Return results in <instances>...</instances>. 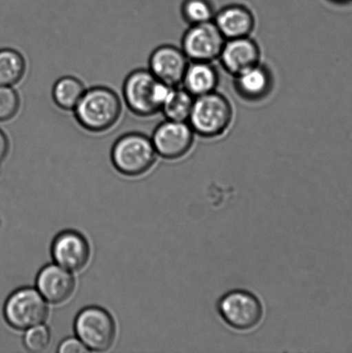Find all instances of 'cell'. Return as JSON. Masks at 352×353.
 Instances as JSON below:
<instances>
[{
  "label": "cell",
  "mask_w": 352,
  "mask_h": 353,
  "mask_svg": "<svg viewBox=\"0 0 352 353\" xmlns=\"http://www.w3.org/2000/svg\"><path fill=\"white\" fill-rule=\"evenodd\" d=\"M79 125L93 133L112 129L122 114V102L113 90L94 86L85 90L81 101L74 110Z\"/></svg>",
  "instance_id": "1"
},
{
  "label": "cell",
  "mask_w": 352,
  "mask_h": 353,
  "mask_svg": "<svg viewBox=\"0 0 352 353\" xmlns=\"http://www.w3.org/2000/svg\"><path fill=\"white\" fill-rule=\"evenodd\" d=\"M172 88L158 81L149 70L137 69L130 72L124 81V101L136 115L152 117L161 112Z\"/></svg>",
  "instance_id": "2"
},
{
  "label": "cell",
  "mask_w": 352,
  "mask_h": 353,
  "mask_svg": "<svg viewBox=\"0 0 352 353\" xmlns=\"http://www.w3.org/2000/svg\"><path fill=\"white\" fill-rule=\"evenodd\" d=\"M233 119L232 103L215 91L195 98L188 123L198 136L216 138L227 132Z\"/></svg>",
  "instance_id": "3"
},
{
  "label": "cell",
  "mask_w": 352,
  "mask_h": 353,
  "mask_svg": "<svg viewBox=\"0 0 352 353\" xmlns=\"http://www.w3.org/2000/svg\"><path fill=\"white\" fill-rule=\"evenodd\" d=\"M156 155L151 138L141 133H127L114 143L112 161L120 174L136 176L153 168Z\"/></svg>",
  "instance_id": "4"
},
{
  "label": "cell",
  "mask_w": 352,
  "mask_h": 353,
  "mask_svg": "<svg viewBox=\"0 0 352 353\" xmlns=\"http://www.w3.org/2000/svg\"><path fill=\"white\" fill-rule=\"evenodd\" d=\"M76 336L89 351L106 352L116 337V326L112 314L101 307L90 306L77 314L74 321Z\"/></svg>",
  "instance_id": "5"
},
{
  "label": "cell",
  "mask_w": 352,
  "mask_h": 353,
  "mask_svg": "<svg viewBox=\"0 0 352 353\" xmlns=\"http://www.w3.org/2000/svg\"><path fill=\"white\" fill-rule=\"evenodd\" d=\"M48 316L47 301L37 288L22 287L13 292L3 306V317L16 330H27L43 324Z\"/></svg>",
  "instance_id": "6"
},
{
  "label": "cell",
  "mask_w": 352,
  "mask_h": 353,
  "mask_svg": "<svg viewBox=\"0 0 352 353\" xmlns=\"http://www.w3.org/2000/svg\"><path fill=\"white\" fill-rule=\"evenodd\" d=\"M217 311L227 325L239 331L253 330L264 316L260 300L245 290H234L224 294L217 303Z\"/></svg>",
  "instance_id": "7"
},
{
  "label": "cell",
  "mask_w": 352,
  "mask_h": 353,
  "mask_svg": "<svg viewBox=\"0 0 352 353\" xmlns=\"http://www.w3.org/2000/svg\"><path fill=\"white\" fill-rule=\"evenodd\" d=\"M226 39L214 21L189 26L182 38L181 48L189 61L213 62L219 58Z\"/></svg>",
  "instance_id": "8"
},
{
  "label": "cell",
  "mask_w": 352,
  "mask_h": 353,
  "mask_svg": "<svg viewBox=\"0 0 352 353\" xmlns=\"http://www.w3.org/2000/svg\"><path fill=\"white\" fill-rule=\"evenodd\" d=\"M196 134L188 122L165 120L154 130L151 140L155 151L167 160H178L191 150Z\"/></svg>",
  "instance_id": "9"
},
{
  "label": "cell",
  "mask_w": 352,
  "mask_h": 353,
  "mask_svg": "<svg viewBox=\"0 0 352 353\" xmlns=\"http://www.w3.org/2000/svg\"><path fill=\"white\" fill-rule=\"evenodd\" d=\"M55 264L71 272H79L87 265L91 247L87 239L75 230H65L55 236L51 245Z\"/></svg>",
  "instance_id": "10"
},
{
  "label": "cell",
  "mask_w": 352,
  "mask_h": 353,
  "mask_svg": "<svg viewBox=\"0 0 352 353\" xmlns=\"http://www.w3.org/2000/svg\"><path fill=\"white\" fill-rule=\"evenodd\" d=\"M189 62L182 48L162 45L152 53L148 70L158 81L176 88L182 84Z\"/></svg>",
  "instance_id": "11"
},
{
  "label": "cell",
  "mask_w": 352,
  "mask_h": 353,
  "mask_svg": "<svg viewBox=\"0 0 352 353\" xmlns=\"http://www.w3.org/2000/svg\"><path fill=\"white\" fill-rule=\"evenodd\" d=\"M37 289L47 302L61 304L67 302L74 294L76 282L68 270L57 264H48L41 269L37 276Z\"/></svg>",
  "instance_id": "12"
},
{
  "label": "cell",
  "mask_w": 352,
  "mask_h": 353,
  "mask_svg": "<svg viewBox=\"0 0 352 353\" xmlns=\"http://www.w3.org/2000/svg\"><path fill=\"white\" fill-rule=\"evenodd\" d=\"M261 51L256 41L250 37L227 39L219 55L224 70L236 76L260 63Z\"/></svg>",
  "instance_id": "13"
},
{
  "label": "cell",
  "mask_w": 352,
  "mask_h": 353,
  "mask_svg": "<svg viewBox=\"0 0 352 353\" xmlns=\"http://www.w3.org/2000/svg\"><path fill=\"white\" fill-rule=\"evenodd\" d=\"M234 89L247 102H260L267 98L273 88V77L267 65L258 63L234 76Z\"/></svg>",
  "instance_id": "14"
},
{
  "label": "cell",
  "mask_w": 352,
  "mask_h": 353,
  "mask_svg": "<svg viewBox=\"0 0 352 353\" xmlns=\"http://www.w3.org/2000/svg\"><path fill=\"white\" fill-rule=\"evenodd\" d=\"M213 21L226 40L250 37L256 23L253 12L241 3L224 6Z\"/></svg>",
  "instance_id": "15"
},
{
  "label": "cell",
  "mask_w": 352,
  "mask_h": 353,
  "mask_svg": "<svg viewBox=\"0 0 352 353\" xmlns=\"http://www.w3.org/2000/svg\"><path fill=\"white\" fill-rule=\"evenodd\" d=\"M218 84L219 72L212 62L189 61L181 85L196 98L216 91Z\"/></svg>",
  "instance_id": "16"
},
{
  "label": "cell",
  "mask_w": 352,
  "mask_h": 353,
  "mask_svg": "<svg viewBox=\"0 0 352 353\" xmlns=\"http://www.w3.org/2000/svg\"><path fill=\"white\" fill-rule=\"evenodd\" d=\"M84 84L72 76H65L59 79L52 90V97L59 108L64 110H74L84 95Z\"/></svg>",
  "instance_id": "17"
},
{
  "label": "cell",
  "mask_w": 352,
  "mask_h": 353,
  "mask_svg": "<svg viewBox=\"0 0 352 353\" xmlns=\"http://www.w3.org/2000/svg\"><path fill=\"white\" fill-rule=\"evenodd\" d=\"M194 100V97L184 88L176 86L169 93L161 112L167 120L188 122Z\"/></svg>",
  "instance_id": "18"
},
{
  "label": "cell",
  "mask_w": 352,
  "mask_h": 353,
  "mask_svg": "<svg viewBox=\"0 0 352 353\" xmlns=\"http://www.w3.org/2000/svg\"><path fill=\"white\" fill-rule=\"evenodd\" d=\"M26 62L22 54L12 48L0 50V86H13L22 81Z\"/></svg>",
  "instance_id": "19"
},
{
  "label": "cell",
  "mask_w": 352,
  "mask_h": 353,
  "mask_svg": "<svg viewBox=\"0 0 352 353\" xmlns=\"http://www.w3.org/2000/svg\"><path fill=\"white\" fill-rule=\"evenodd\" d=\"M181 14L186 23L194 26L213 21L216 12L211 0H184Z\"/></svg>",
  "instance_id": "20"
},
{
  "label": "cell",
  "mask_w": 352,
  "mask_h": 353,
  "mask_svg": "<svg viewBox=\"0 0 352 353\" xmlns=\"http://www.w3.org/2000/svg\"><path fill=\"white\" fill-rule=\"evenodd\" d=\"M50 341V331L43 324L29 328L23 336V344L27 350L34 353L46 351Z\"/></svg>",
  "instance_id": "21"
},
{
  "label": "cell",
  "mask_w": 352,
  "mask_h": 353,
  "mask_svg": "<svg viewBox=\"0 0 352 353\" xmlns=\"http://www.w3.org/2000/svg\"><path fill=\"white\" fill-rule=\"evenodd\" d=\"M19 109V92L13 86H0V122L12 119Z\"/></svg>",
  "instance_id": "22"
},
{
  "label": "cell",
  "mask_w": 352,
  "mask_h": 353,
  "mask_svg": "<svg viewBox=\"0 0 352 353\" xmlns=\"http://www.w3.org/2000/svg\"><path fill=\"white\" fill-rule=\"evenodd\" d=\"M60 353H84L89 352L85 345L78 338L65 339L58 347Z\"/></svg>",
  "instance_id": "23"
},
{
  "label": "cell",
  "mask_w": 352,
  "mask_h": 353,
  "mask_svg": "<svg viewBox=\"0 0 352 353\" xmlns=\"http://www.w3.org/2000/svg\"><path fill=\"white\" fill-rule=\"evenodd\" d=\"M10 150V141L8 137L3 131L0 129V164L5 161L8 157Z\"/></svg>",
  "instance_id": "24"
},
{
  "label": "cell",
  "mask_w": 352,
  "mask_h": 353,
  "mask_svg": "<svg viewBox=\"0 0 352 353\" xmlns=\"http://www.w3.org/2000/svg\"><path fill=\"white\" fill-rule=\"evenodd\" d=\"M330 1L339 3V5H346V3L352 2V0H330Z\"/></svg>",
  "instance_id": "25"
}]
</instances>
